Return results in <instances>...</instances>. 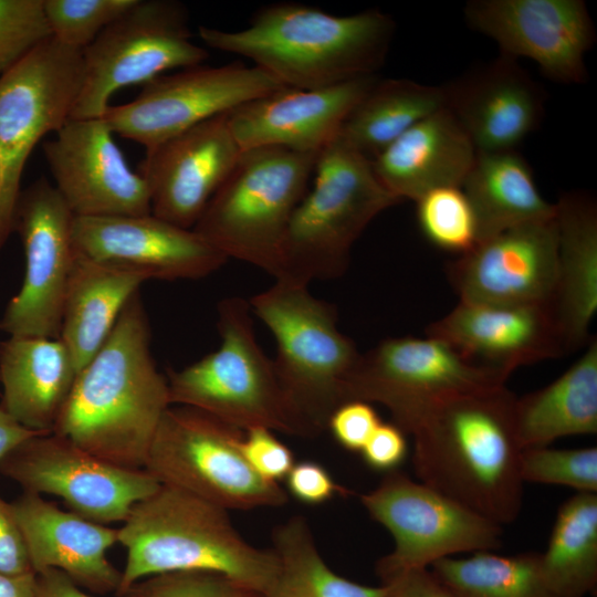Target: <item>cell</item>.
<instances>
[{"instance_id":"cell-32","label":"cell","mask_w":597,"mask_h":597,"mask_svg":"<svg viewBox=\"0 0 597 597\" xmlns=\"http://www.w3.org/2000/svg\"><path fill=\"white\" fill-rule=\"evenodd\" d=\"M444 106L442 85L378 78L349 113L338 137L373 161L412 126Z\"/></svg>"},{"instance_id":"cell-47","label":"cell","mask_w":597,"mask_h":597,"mask_svg":"<svg viewBox=\"0 0 597 597\" xmlns=\"http://www.w3.org/2000/svg\"><path fill=\"white\" fill-rule=\"evenodd\" d=\"M36 597H92L57 569L36 574Z\"/></svg>"},{"instance_id":"cell-17","label":"cell","mask_w":597,"mask_h":597,"mask_svg":"<svg viewBox=\"0 0 597 597\" xmlns=\"http://www.w3.org/2000/svg\"><path fill=\"white\" fill-rule=\"evenodd\" d=\"M464 18L472 30L492 39L502 55L532 60L555 82L586 81L585 55L596 36L584 1L471 0Z\"/></svg>"},{"instance_id":"cell-33","label":"cell","mask_w":597,"mask_h":597,"mask_svg":"<svg viewBox=\"0 0 597 597\" xmlns=\"http://www.w3.org/2000/svg\"><path fill=\"white\" fill-rule=\"evenodd\" d=\"M540 557L544 578L556 597L596 594L597 493L577 492L559 506Z\"/></svg>"},{"instance_id":"cell-20","label":"cell","mask_w":597,"mask_h":597,"mask_svg":"<svg viewBox=\"0 0 597 597\" xmlns=\"http://www.w3.org/2000/svg\"><path fill=\"white\" fill-rule=\"evenodd\" d=\"M75 250L92 260L133 271L147 280H198L228 259L192 229L155 217H74Z\"/></svg>"},{"instance_id":"cell-37","label":"cell","mask_w":597,"mask_h":597,"mask_svg":"<svg viewBox=\"0 0 597 597\" xmlns=\"http://www.w3.org/2000/svg\"><path fill=\"white\" fill-rule=\"evenodd\" d=\"M523 482L568 486L597 493V448L554 449L548 446L522 450Z\"/></svg>"},{"instance_id":"cell-26","label":"cell","mask_w":597,"mask_h":597,"mask_svg":"<svg viewBox=\"0 0 597 597\" xmlns=\"http://www.w3.org/2000/svg\"><path fill=\"white\" fill-rule=\"evenodd\" d=\"M476 156L468 134L444 106L402 134L373 161L383 186L400 201L440 187H461Z\"/></svg>"},{"instance_id":"cell-7","label":"cell","mask_w":597,"mask_h":597,"mask_svg":"<svg viewBox=\"0 0 597 597\" xmlns=\"http://www.w3.org/2000/svg\"><path fill=\"white\" fill-rule=\"evenodd\" d=\"M318 154L265 146L242 150L192 230L228 260L274 276L291 217Z\"/></svg>"},{"instance_id":"cell-10","label":"cell","mask_w":597,"mask_h":597,"mask_svg":"<svg viewBox=\"0 0 597 597\" xmlns=\"http://www.w3.org/2000/svg\"><path fill=\"white\" fill-rule=\"evenodd\" d=\"M82 80V50L53 38L0 75V252L13 232L27 161L71 118Z\"/></svg>"},{"instance_id":"cell-3","label":"cell","mask_w":597,"mask_h":597,"mask_svg":"<svg viewBox=\"0 0 597 597\" xmlns=\"http://www.w3.org/2000/svg\"><path fill=\"white\" fill-rule=\"evenodd\" d=\"M198 31L209 48L251 60L286 87L316 90L376 74L395 22L377 9L341 17L281 2L261 8L242 30Z\"/></svg>"},{"instance_id":"cell-2","label":"cell","mask_w":597,"mask_h":597,"mask_svg":"<svg viewBox=\"0 0 597 597\" xmlns=\"http://www.w3.org/2000/svg\"><path fill=\"white\" fill-rule=\"evenodd\" d=\"M515 400L505 385L460 394L429 408L409 433L418 480L501 526L523 505Z\"/></svg>"},{"instance_id":"cell-31","label":"cell","mask_w":597,"mask_h":597,"mask_svg":"<svg viewBox=\"0 0 597 597\" xmlns=\"http://www.w3.org/2000/svg\"><path fill=\"white\" fill-rule=\"evenodd\" d=\"M461 188L474 212L478 242L555 217V205L542 197L528 163L516 150L476 151Z\"/></svg>"},{"instance_id":"cell-15","label":"cell","mask_w":597,"mask_h":597,"mask_svg":"<svg viewBox=\"0 0 597 597\" xmlns=\"http://www.w3.org/2000/svg\"><path fill=\"white\" fill-rule=\"evenodd\" d=\"M0 473L24 492L60 496L96 523L124 522L160 483L145 469L102 460L54 432L35 434L0 459Z\"/></svg>"},{"instance_id":"cell-18","label":"cell","mask_w":597,"mask_h":597,"mask_svg":"<svg viewBox=\"0 0 597 597\" xmlns=\"http://www.w3.org/2000/svg\"><path fill=\"white\" fill-rule=\"evenodd\" d=\"M53 185L74 217L150 214L146 180L127 165L102 118H70L43 144Z\"/></svg>"},{"instance_id":"cell-46","label":"cell","mask_w":597,"mask_h":597,"mask_svg":"<svg viewBox=\"0 0 597 597\" xmlns=\"http://www.w3.org/2000/svg\"><path fill=\"white\" fill-rule=\"evenodd\" d=\"M386 597H461L443 585L429 568L398 573L381 582Z\"/></svg>"},{"instance_id":"cell-27","label":"cell","mask_w":597,"mask_h":597,"mask_svg":"<svg viewBox=\"0 0 597 597\" xmlns=\"http://www.w3.org/2000/svg\"><path fill=\"white\" fill-rule=\"evenodd\" d=\"M555 209L557 279L549 310L568 354L591 338L597 311V207L588 195L573 191Z\"/></svg>"},{"instance_id":"cell-28","label":"cell","mask_w":597,"mask_h":597,"mask_svg":"<svg viewBox=\"0 0 597 597\" xmlns=\"http://www.w3.org/2000/svg\"><path fill=\"white\" fill-rule=\"evenodd\" d=\"M77 373L60 338L10 336L0 343V406L24 428L52 432Z\"/></svg>"},{"instance_id":"cell-12","label":"cell","mask_w":597,"mask_h":597,"mask_svg":"<svg viewBox=\"0 0 597 597\" xmlns=\"http://www.w3.org/2000/svg\"><path fill=\"white\" fill-rule=\"evenodd\" d=\"M509 374L468 360L446 342L395 337L360 354L346 388L347 401L384 406L392 423L410 433L436 404L465 392L505 385Z\"/></svg>"},{"instance_id":"cell-24","label":"cell","mask_w":597,"mask_h":597,"mask_svg":"<svg viewBox=\"0 0 597 597\" xmlns=\"http://www.w3.org/2000/svg\"><path fill=\"white\" fill-rule=\"evenodd\" d=\"M439 338L468 360L511 373L524 365L558 358L565 349L548 306L460 302L432 323Z\"/></svg>"},{"instance_id":"cell-43","label":"cell","mask_w":597,"mask_h":597,"mask_svg":"<svg viewBox=\"0 0 597 597\" xmlns=\"http://www.w3.org/2000/svg\"><path fill=\"white\" fill-rule=\"evenodd\" d=\"M284 480L289 493L307 505L324 504L336 495L347 494L327 469L314 461L294 463Z\"/></svg>"},{"instance_id":"cell-25","label":"cell","mask_w":597,"mask_h":597,"mask_svg":"<svg viewBox=\"0 0 597 597\" xmlns=\"http://www.w3.org/2000/svg\"><path fill=\"white\" fill-rule=\"evenodd\" d=\"M35 574L57 569L81 588L117 591L118 572L107 558L117 530L66 512L42 495L23 492L10 503Z\"/></svg>"},{"instance_id":"cell-8","label":"cell","mask_w":597,"mask_h":597,"mask_svg":"<svg viewBox=\"0 0 597 597\" xmlns=\"http://www.w3.org/2000/svg\"><path fill=\"white\" fill-rule=\"evenodd\" d=\"M249 301L239 296L218 304L219 347L170 371L171 405L203 411L242 431L268 428L300 436L273 360L261 348Z\"/></svg>"},{"instance_id":"cell-9","label":"cell","mask_w":597,"mask_h":597,"mask_svg":"<svg viewBox=\"0 0 597 597\" xmlns=\"http://www.w3.org/2000/svg\"><path fill=\"white\" fill-rule=\"evenodd\" d=\"M244 431L198 409L171 405L164 413L144 469L224 510L281 506L276 482L261 478L241 452Z\"/></svg>"},{"instance_id":"cell-29","label":"cell","mask_w":597,"mask_h":597,"mask_svg":"<svg viewBox=\"0 0 597 597\" xmlns=\"http://www.w3.org/2000/svg\"><path fill=\"white\" fill-rule=\"evenodd\" d=\"M144 275L88 259L76 251L69 279L59 338L80 371L105 343Z\"/></svg>"},{"instance_id":"cell-38","label":"cell","mask_w":597,"mask_h":597,"mask_svg":"<svg viewBox=\"0 0 597 597\" xmlns=\"http://www.w3.org/2000/svg\"><path fill=\"white\" fill-rule=\"evenodd\" d=\"M136 0H43L52 38L84 50Z\"/></svg>"},{"instance_id":"cell-45","label":"cell","mask_w":597,"mask_h":597,"mask_svg":"<svg viewBox=\"0 0 597 597\" xmlns=\"http://www.w3.org/2000/svg\"><path fill=\"white\" fill-rule=\"evenodd\" d=\"M0 573L22 575L34 573L20 528L10 503L0 498Z\"/></svg>"},{"instance_id":"cell-23","label":"cell","mask_w":597,"mask_h":597,"mask_svg":"<svg viewBox=\"0 0 597 597\" xmlns=\"http://www.w3.org/2000/svg\"><path fill=\"white\" fill-rule=\"evenodd\" d=\"M442 86L446 107L478 153L516 150L544 115L540 85L515 59L502 54Z\"/></svg>"},{"instance_id":"cell-16","label":"cell","mask_w":597,"mask_h":597,"mask_svg":"<svg viewBox=\"0 0 597 597\" xmlns=\"http://www.w3.org/2000/svg\"><path fill=\"white\" fill-rule=\"evenodd\" d=\"M74 216L53 184L41 177L21 190L14 213L25 255L19 292L0 318L10 336L59 338L64 296L75 261Z\"/></svg>"},{"instance_id":"cell-40","label":"cell","mask_w":597,"mask_h":597,"mask_svg":"<svg viewBox=\"0 0 597 597\" xmlns=\"http://www.w3.org/2000/svg\"><path fill=\"white\" fill-rule=\"evenodd\" d=\"M122 597H263V595L220 573L186 570L140 579Z\"/></svg>"},{"instance_id":"cell-36","label":"cell","mask_w":597,"mask_h":597,"mask_svg":"<svg viewBox=\"0 0 597 597\" xmlns=\"http://www.w3.org/2000/svg\"><path fill=\"white\" fill-rule=\"evenodd\" d=\"M416 202L419 227L432 244L460 255L476 244L474 212L461 187L436 188Z\"/></svg>"},{"instance_id":"cell-49","label":"cell","mask_w":597,"mask_h":597,"mask_svg":"<svg viewBox=\"0 0 597 597\" xmlns=\"http://www.w3.org/2000/svg\"><path fill=\"white\" fill-rule=\"evenodd\" d=\"M36 574L6 575L0 573V597H36Z\"/></svg>"},{"instance_id":"cell-21","label":"cell","mask_w":597,"mask_h":597,"mask_svg":"<svg viewBox=\"0 0 597 597\" xmlns=\"http://www.w3.org/2000/svg\"><path fill=\"white\" fill-rule=\"evenodd\" d=\"M241 153L227 113L147 149L138 172L148 186L151 214L192 229Z\"/></svg>"},{"instance_id":"cell-35","label":"cell","mask_w":597,"mask_h":597,"mask_svg":"<svg viewBox=\"0 0 597 597\" xmlns=\"http://www.w3.org/2000/svg\"><path fill=\"white\" fill-rule=\"evenodd\" d=\"M429 569L461 597H556L536 552L499 555L481 551L439 559Z\"/></svg>"},{"instance_id":"cell-5","label":"cell","mask_w":597,"mask_h":597,"mask_svg":"<svg viewBox=\"0 0 597 597\" xmlns=\"http://www.w3.org/2000/svg\"><path fill=\"white\" fill-rule=\"evenodd\" d=\"M249 303L275 339L274 369L301 437L317 436L347 401V381L362 353L338 328L335 306L307 285L275 280Z\"/></svg>"},{"instance_id":"cell-6","label":"cell","mask_w":597,"mask_h":597,"mask_svg":"<svg viewBox=\"0 0 597 597\" xmlns=\"http://www.w3.org/2000/svg\"><path fill=\"white\" fill-rule=\"evenodd\" d=\"M313 187L289 222L274 280L310 285L346 271L366 227L400 202L377 178L371 161L338 136L317 156Z\"/></svg>"},{"instance_id":"cell-34","label":"cell","mask_w":597,"mask_h":597,"mask_svg":"<svg viewBox=\"0 0 597 597\" xmlns=\"http://www.w3.org/2000/svg\"><path fill=\"white\" fill-rule=\"evenodd\" d=\"M279 570L264 597H386L384 585L366 586L334 573L322 558L305 519L293 516L274 528Z\"/></svg>"},{"instance_id":"cell-42","label":"cell","mask_w":597,"mask_h":597,"mask_svg":"<svg viewBox=\"0 0 597 597\" xmlns=\"http://www.w3.org/2000/svg\"><path fill=\"white\" fill-rule=\"evenodd\" d=\"M381 422L371 404L349 400L334 410L328 419L327 429L342 448L360 452Z\"/></svg>"},{"instance_id":"cell-22","label":"cell","mask_w":597,"mask_h":597,"mask_svg":"<svg viewBox=\"0 0 597 597\" xmlns=\"http://www.w3.org/2000/svg\"><path fill=\"white\" fill-rule=\"evenodd\" d=\"M378 78L371 74L316 90L284 86L228 112V122L242 150L276 146L320 154Z\"/></svg>"},{"instance_id":"cell-11","label":"cell","mask_w":597,"mask_h":597,"mask_svg":"<svg viewBox=\"0 0 597 597\" xmlns=\"http://www.w3.org/2000/svg\"><path fill=\"white\" fill-rule=\"evenodd\" d=\"M186 7L175 0H136L83 54V80L71 118L102 117L118 90L146 84L172 69L202 64Z\"/></svg>"},{"instance_id":"cell-39","label":"cell","mask_w":597,"mask_h":597,"mask_svg":"<svg viewBox=\"0 0 597 597\" xmlns=\"http://www.w3.org/2000/svg\"><path fill=\"white\" fill-rule=\"evenodd\" d=\"M51 38L43 0H0V75Z\"/></svg>"},{"instance_id":"cell-44","label":"cell","mask_w":597,"mask_h":597,"mask_svg":"<svg viewBox=\"0 0 597 597\" xmlns=\"http://www.w3.org/2000/svg\"><path fill=\"white\" fill-rule=\"evenodd\" d=\"M405 432L394 423L381 422L359 453L373 470L391 472L407 454Z\"/></svg>"},{"instance_id":"cell-1","label":"cell","mask_w":597,"mask_h":597,"mask_svg":"<svg viewBox=\"0 0 597 597\" xmlns=\"http://www.w3.org/2000/svg\"><path fill=\"white\" fill-rule=\"evenodd\" d=\"M170 406L168 379L151 355L149 321L138 291L77 373L52 432L118 467L144 469Z\"/></svg>"},{"instance_id":"cell-41","label":"cell","mask_w":597,"mask_h":597,"mask_svg":"<svg viewBox=\"0 0 597 597\" xmlns=\"http://www.w3.org/2000/svg\"><path fill=\"white\" fill-rule=\"evenodd\" d=\"M244 432L240 448L250 467L268 481L284 480L295 463L291 449L268 428H251Z\"/></svg>"},{"instance_id":"cell-48","label":"cell","mask_w":597,"mask_h":597,"mask_svg":"<svg viewBox=\"0 0 597 597\" xmlns=\"http://www.w3.org/2000/svg\"><path fill=\"white\" fill-rule=\"evenodd\" d=\"M35 434L40 432L24 428L0 406V459Z\"/></svg>"},{"instance_id":"cell-30","label":"cell","mask_w":597,"mask_h":597,"mask_svg":"<svg viewBox=\"0 0 597 597\" xmlns=\"http://www.w3.org/2000/svg\"><path fill=\"white\" fill-rule=\"evenodd\" d=\"M516 434L523 449L554 440L597 432V342L546 387L516 397Z\"/></svg>"},{"instance_id":"cell-4","label":"cell","mask_w":597,"mask_h":597,"mask_svg":"<svg viewBox=\"0 0 597 597\" xmlns=\"http://www.w3.org/2000/svg\"><path fill=\"white\" fill-rule=\"evenodd\" d=\"M117 543L126 549L119 597L140 579L186 570L223 574L264 597L279 570L273 549L248 543L227 510L165 484L132 507Z\"/></svg>"},{"instance_id":"cell-14","label":"cell","mask_w":597,"mask_h":597,"mask_svg":"<svg viewBox=\"0 0 597 597\" xmlns=\"http://www.w3.org/2000/svg\"><path fill=\"white\" fill-rule=\"evenodd\" d=\"M284 87L264 70L234 61L161 74L130 102L109 105L102 118L114 135L150 149L235 107Z\"/></svg>"},{"instance_id":"cell-13","label":"cell","mask_w":597,"mask_h":597,"mask_svg":"<svg viewBox=\"0 0 597 597\" xmlns=\"http://www.w3.org/2000/svg\"><path fill=\"white\" fill-rule=\"evenodd\" d=\"M360 502L395 542L376 564L381 582L405 570L429 568L446 557L495 551L502 544L501 525L398 470L362 494Z\"/></svg>"},{"instance_id":"cell-19","label":"cell","mask_w":597,"mask_h":597,"mask_svg":"<svg viewBox=\"0 0 597 597\" xmlns=\"http://www.w3.org/2000/svg\"><path fill=\"white\" fill-rule=\"evenodd\" d=\"M555 217L520 224L461 254L448 268L460 302L549 307L557 279Z\"/></svg>"}]
</instances>
